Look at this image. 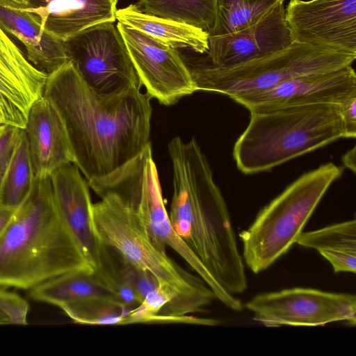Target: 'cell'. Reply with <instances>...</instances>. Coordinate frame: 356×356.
<instances>
[{
	"instance_id": "cell-1",
	"label": "cell",
	"mask_w": 356,
	"mask_h": 356,
	"mask_svg": "<svg viewBox=\"0 0 356 356\" xmlns=\"http://www.w3.org/2000/svg\"><path fill=\"white\" fill-rule=\"evenodd\" d=\"M43 96L58 110L74 163L88 181L111 173L150 144L152 108L140 89L100 97L69 60L48 74Z\"/></svg>"
},
{
	"instance_id": "cell-2",
	"label": "cell",
	"mask_w": 356,
	"mask_h": 356,
	"mask_svg": "<svg viewBox=\"0 0 356 356\" xmlns=\"http://www.w3.org/2000/svg\"><path fill=\"white\" fill-rule=\"evenodd\" d=\"M173 172L169 218L173 229L217 282L236 296L248 289L245 264L227 207L209 163L192 138L168 146Z\"/></svg>"
},
{
	"instance_id": "cell-3",
	"label": "cell",
	"mask_w": 356,
	"mask_h": 356,
	"mask_svg": "<svg viewBox=\"0 0 356 356\" xmlns=\"http://www.w3.org/2000/svg\"><path fill=\"white\" fill-rule=\"evenodd\" d=\"M74 270L95 273L56 212L50 177L35 178L0 235V286L31 289Z\"/></svg>"
},
{
	"instance_id": "cell-4",
	"label": "cell",
	"mask_w": 356,
	"mask_h": 356,
	"mask_svg": "<svg viewBox=\"0 0 356 356\" xmlns=\"http://www.w3.org/2000/svg\"><path fill=\"white\" fill-rule=\"evenodd\" d=\"M101 200L92 204L95 232L102 244L131 264L149 272L160 284L173 291L175 299L162 315L172 321L191 323L190 314L202 312L216 296L199 276L181 268L148 234L131 205L118 193L92 189Z\"/></svg>"
},
{
	"instance_id": "cell-5",
	"label": "cell",
	"mask_w": 356,
	"mask_h": 356,
	"mask_svg": "<svg viewBox=\"0 0 356 356\" xmlns=\"http://www.w3.org/2000/svg\"><path fill=\"white\" fill-rule=\"evenodd\" d=\"M345 138L339 104H318L250 113L236 140L233 156L238 169L252 175Z\"/></svg>"
},
{
	"instance_id": "cell-6",
	"label": "cell",
	"mask_w": 356,
	"mask_h": 356,
	"mask_svg": "<svg viewBox=\"0 0 356 356\" xmlns=\"http://www.w3.org/2000/svg\"><path fill=\"white\" fill-rule=\"evenodd\" d=\"M179 55L196 91L220 93L232 99L263 91L287 80L309 74L327 72L349 65L356 55L298 42L265 57L230 67L212 65L202 54Z\"/></svg>"
},
{
	"instance_id": "cell-7",
	"label": "cell",
	"mask_w": 356,
	"mask_h": 356,
	"mask_svg": "<svg viewBox=\"0 0 356 356\" xmlns=\"http://www.w3.org/2000/svg\"><path fill=\"white\" fill-rule=\"evenodd\" d=\"M343 168L330 162L307 172L265 206L239 234L245 266L257 274L269 268L294 245Z\"/></svg>"
},
{
	"instance_id": "cell-8",
	"label": "cell",
	"mask_w": 356,
	"mask_h": 356,
	"mask_svg": "<svg viewBox=\"0 0 356 356\" xmlns=\"http://www.w3.org/2000/svg\"><path fill=\"white\" fill-rule=\"evenodd\" d=\"M92 188L113 191L134 209L153 241L162 249L175 251L204 280L216 300L231 310H236L241 300L226 291L186 243L173 229L161 188L151 143L130 161L104 176L88 181Z\"/></svg>"
},
{
	"instance_id": "cell-9",
	"label": "cell",
	"mask_w": 356,
	"mask_h": 356,
	"mask_svg": "<svg viewBox=\"0 0 356 356\" xmlns=\"http://www.w3.org/2000/svg\"><path fill=\"white\" fill-rule=\"evenodd\" d=\"M64 44L69 60L96 95L112 97L140 89V79L115 22L92 26Z\"/></svg>"
},
{
	"instance_id": "cell-10",
	"label": "cell",
	"mask_w": 356,
	"mask_h": 356,
	"mask_svg": "<svg viewBox=\"0 0 356 356\" xmlns=\"http://www.w3.org/2000/svg\"><path fill=\"white\" fill-rule=\"evenodd\" d=\"M253 320L267 327L318 326L337 321L356 323L355 294L294 287L262 293L245 304Z\"/></svg>"
},
{
	"instance_id": "cell-11",
	"label": "cell",
	"mask_w": 356,
	"mask_h": 356,
	"mask_svg": "<svg viewBox=\"0 0 356 356\" xmlns=\"http://www.w3.org/2000/svg\"><path fill=\"white\" fill-rule=\"evenodd\" d=\"M134 69L146 93L170 106L196 92L177 49L124 24L118 22Z\"/></svg>"
},
{
	"instance_id": "cell-12",
	"label": "cell",
	"mask_w": 356,
	"mask_h": 356,
	"mask_svg": "<svg viewBox=\"0 0 356 356\" xmlns=\"http://www.w3.org/2000/svg\"><path fill=\"white\" fill-rule=\"evenodd\" d=\"M285 14L293 42L356 55V0H290Z\"/></svg>"
},
{
	"instance_id": "cell-13",
	"label": "cell",
	"mask_w": 356,
	"mask_h": 356,
	"mask_svg": "<svg viewBox=\"0 0 356 356\" xmlns=\"http://www.w3.org/2000/svg\"><path fill=\"white\" fill-rule=\"evenodd\" d=\"M356 95V74L352 65L337 70L305 74L271 88L236 96L232 99L250 113L298 106L339 104Z\"/></svg>"
},
{
	"instance_id": "cell-14",
	"label": "cell",
	"mask_w": 356,
	"mask_h": 356,
	"mask_svg": "<svg viewBox=\"0 0 356 356\" xmlns=\"http://www.w3.org/2000/svg\"><path fill=\"white\" fill-rule=\"evenodd\" d=\"M50 180L56 212L95 273L104 264L107 248L102 244L95 229L88 183L74 163L56 169Z\"/></svg>"
},
{
	"instance_id": "cell-15",
	"label": "cell",
	"mask_w": 356,
	"mask_h": 356,
	"mask_svg": "<svg viewBox=\"0 0 356 356\" xmlns=\"http://www.w3.org/2000/svg\"><path fill=\"white\" fill-rule=\"evenodd\" d=\"M284 1L261 20L245 29L219 36H208L209 49L202 54L213 65L230 67L271 55L293 41L286 20Z\"/></svg>"
},
{
	"instance_id": "cell-16",
	"label": "cell",
	"mask_w": 356,
	"mask_h": 356,
	"mask_svg": "<svg viewBox=\"0 0 356 356\" xmlns=\"http://www.w3.org/2000/svg\"><path fill=\"white\" fill-rule=\"evenodd\" d=\"M47 76L0 28V111L5 124L25 128L31 106L43 96Z\"/></svg>"
},
{
	"instance_id": "cell-17",
	"label": "cell",
	"mask_w": 356,
	"mask_h": 356,
	"mask_svg": "<svg viewBox=\"0 0 356 356\" xmlns=\"http://www.w3.org/2000/svg\"><path fill=\"white\" fill-rule=\"evenodd\" d=\"M24 129L35 179L50 177L62 165L74 163L64 121L49 98L42 96L34 102Z\"/></svg>"
},
{
	"instance_id": "cell-18",
	"label": "cell",
	"mask_w": 356,
	"mask_h": 356,
	"mask_svg": "<svg viewBox=\"0 0 356 356\" xmlns=\"http://www.w3.org/2000/svg\"><path fill=\"white\" fill-rule=\"evenodd\" d=\"M118 0H31L42 31L65 41L97 24L115 22Z\"/></svg>"
},
{
	"instance_id": "cell-19",
	"label": "cell",
	"mask_w": 356,
	"mask_h": 356,
	"mask_svg": "<svg viewBox=\"0 0 356 356\" xmlns=\"http://www.w3.org/2000/svg\"><path fill=\"white\" fill-rule=\"evenodd\" d=\"M0 28L24 44L29 61L42 72L50 74L69 61L64 42L43 32L39 17L26 9L0 4Z\"/></svg>"
},
{
	"instance_id": "cell-20",
	"label": "cell",
	"mask_w": 356,
	"mask_h": 356,
	"mask_svg": "<svg viewBox=\"0 0 356 356\" xmlns=\"http://www.w3.org/2000/svg\"><path fill=\"white\" fill-rule=\"evenodd\" d=\"M118 22L138 29L176 49L204 54L209 49L208 34L185 23L144 13L136 4L117 9Z\"/></svg>"
},
{
	"instance_id": "cell-21",
	"label": "cell",
	"mask_w": 356,
	"mask_h": 356,
	"mask_svg": "<svg viewBox=\"0 0 356 356\" xmlns=\"http://www.w3.org/2000/svg\"><path fill=\"white\" fill-rule=\"evenodd\" d=\"M29 296L36 301L58 307L69 302L92 298L121 303L95 273L83 270L70 271L49 279L31 288Z\"/></svg>"
},
{
	"instance_id": "cell-22",
	"label": "cell",
	"mask_w": 356,
	"mask_h": 356,
	"mask_svg": "<svg viewBox=\"0 0 356 356\" xmlns=\"http://www.w3.org/2000/svg\"><path fill=\"white\" fill-rule=\"evenodd\" d=\"M297 243L318 251L334 273L356 271V220L355 218L304 232Z\"/></svg>"
},
{
	"instance_id": "cell-23",
	"label": "cell",
	"mask_w": 356,
	"mask_h": 356,
	"mask_svg": "<svg viewBox=\"0 0 356 356\" xmlns=\"http://www.w3.org/2000/svg\"><path fill=\"white\" fill-rule=\"evenodd\" d=\"M218 0H138L137 7L149 15L182 22L207 34L214 25Z\"/></svg>"
},
{
	"instance_id": "cell-24",
	"label": "cell",
	"mask_w": 356,
	"mask_h": 356,
	"mask_svg": "<svg viewBox=\"0 0 356 356\" xmlns=\"http://www.w3.org/2000/svg\"><path fill=\"white\" fill-rule=\"evenodd\" d=\"M35 181L28 142L20 129L14 152L0 189V203L17 208L31 192Z\"/></svg>"
},
{
	"instance_id": "cell-25",
	"label": "cell",
	"mask_w": 356,
	"mask_h": 356,
	"mask_svg": "<svg viewBox=\"0 0 356 356\" xmlns=\"http://www.w3.org/2000/svg\"><path fill=\"white\" fill-rule=\"evenodd\" d=\"M284 0H218L215 22L208 36H219L245 29L266 16Z\"/></svg>"
},
{
	"instance_id": "cell-26",
	"label": "cell",
	"mask_w": 356,
	"mask_h": 356,
	"mask_svg": "<svg viewBox=\"0 0 356 356\" xmlns=\"http://www.w3.org/2000/svg\"><path fill=\"white\" fill-rule=\"evenodd\" d=\"M74 322L84 325H127L129 308L122 303L92 298L69 302L60 307Z\"/></svg>"
},
{
	"instance_id": "cell-27",
	"label": "cell",
	"mask_w": 356,
	"mask_h": 356,
	"mask_svg": "<svg viewBox=\"0 0 356 356\" xmlns=\"http://www.w3.org/2000/svg\"><path fill=\"white\" fill-rule=\"evenodd\" d=\"M120 256V255H119ZM120 258V265L116 268L120 278L127 283L138 296L140 302L159 284L157 279L149 272Z\"/></svg>"
},
{
	"instance_id": "cell-28",
	"label": "cell",
	"mask_w": 356,
	"mask_h": 356,
	"mask_svg": "<svg viewBox=\"0 0 356 356\" xmlns=\"http://www.w3.org/2000/svg\"><path fill=\"white\" fill-rule=\"evenodd\" d=\"M29 310L26 300L0 288V325H26Z\"/></svg>"
},
{
	"instance_id": "cell-29",
	"label": "cell",
	"mask_w": 356,
	"mask_h": 356,
	"mask_svg": "<svg viewBox=\"0 0 356 356\" xmlns=\"http://www.w3.org/2000/svg\"><path fill=\"white\" fill-rule=\"evenodd\" d=\"M21 128L0 124V189L9 166Z\"/></svg>"
},
{
	"instance_id": "cell-30",
	"label": "cell",
	"mask_w": 356,
	"mask_h": 356,
	"mask_svg": "<svg viewBox=\"0 0 356 356\" xmlns=\"http://www.w3.org/2000/svg\"><path fill=\"white\" fill-rule=\"evenodd\" d=\"M339 111L343 125L345 138H355L356 95L351 96L339 104Z\"/></svg>"
},
{
	"instance_id": "cell-31",
	"label": "cell",
	"mask_w": 356,
	"mask_h": 356,
	"mask_svg": "<svg viewBox=\"0 0 356 356\" xmlns=\"http://www.w3.org/2000/svg\"><path fill=\"white\" fill-rule=\"evenodd\" d=\"M15 209L7 207L0 203V235L9 224Z\"/></svg>"
},
{
	"instance_id": "cell-32",
	"label": "cell",
	"mask_w": 356,
	"mask_h": 356,
	"mask_svg": "<svg viewBox=\"0 0 356 356\" xmlns=\"http://www.w3.org/2000/svg\"><path fill=\"white\" fill-rule=\"evenodd\" d=\"M355 147L354 146L351 149L348 150L342 156V162L344 166L353 171L354 173L355 172L356 166H355V158H356V152H355Z\"/></svg>"
},
{
	"instance_id": "cell-33",
	"label": "cell",
	"mask_w": 356,
	"mask_h": 356,
	"mask_svg": "<svg viewBox=\"0 0 356 356\" xmlns=\"http://www.w3.org/2000/svg\"><path fill=\"white\" fill-rule=\"evenodd\" d=\"M0 4L14 9H27L31 8V0H0Z\"/></svg>"
},
{
	"instance_id": "cell-34",
	"label": "cell",
	"mask_w": 356,
	"mask_h": 356,
	"mask_svg": "<svg viewBox=\"0 0 356 356\" xmlns=\"http://www.w3.org/2000/svg\"><path fill=\"white\" fill-rule=\"evenodd\" d=\"M5 124L4 118H3V116L1 113V112L0 111V124Z\"/></svg>"
}]
</instances>
